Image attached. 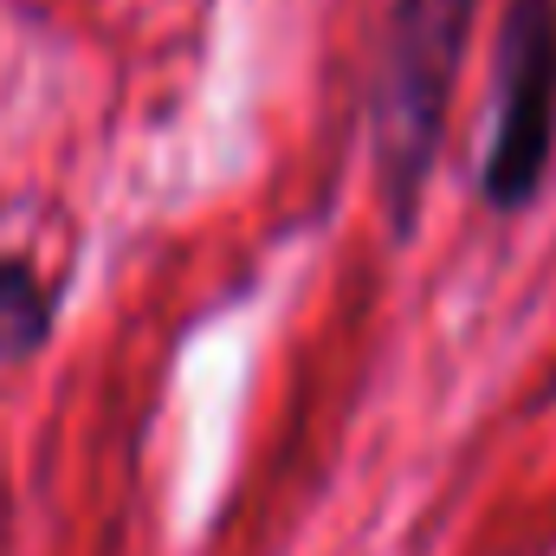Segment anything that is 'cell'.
Masks as SVG:
<instances>
[{"label":"cell","instance_id":"6da1fadb","mask_svg":"<svg viewBox=\"0 0 556 556\" xmlns=\"http://www.w3.org/2000/svg\"><path fill=\"white\" fill-rule=\"evenodd\" d=\"M479 0H389V26L369 78V162L389 220L408 233L420 194L433 181V155L446 142L453 72L466 59Z\"/></svg>","mask_w":556,"mask_h":556},{"label":"cell","instance_id":"7a4b0ae2","mask_svg":"<svg viewBox=\"0 0 556 556\" xmlns=\"http://www.w3.org/2000/svg\"><path fill=\"white\" fill-rule=\"evenodd\" d=\"M556 155V0H511L492 59V130L479 194L498 214L538 201Z\"/></svg>","mask_w":556,"mask_h":556},{"label":"cell","instance_id":"3957f363","mask_svg":"<svg viewBox=\"0 0 556 556\" xmlns=\"http://www.w3.org/2000/svg\"><path fill=\"white\" fill-rule=\"evenodd\" d=\"M59 317V291L46 285V273L20 253H0V369H20L46 350Z\"/></svg>","mask_w":556,"mask_h":556}]
</instances>
